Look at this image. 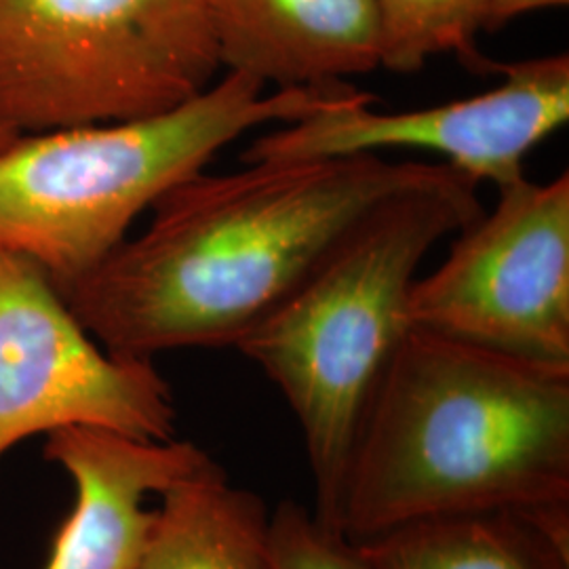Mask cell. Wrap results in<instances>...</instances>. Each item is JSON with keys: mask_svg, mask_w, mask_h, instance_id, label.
I'll return each instance as SVG.
<instances>
[{"mask_svg": "<svg viewBox=\"0 0 569 569\" xmlns=\"http://www.w3.org/2000/svg\"><path fill=\"white\" fill-rule=\"evenodd\" d=\"M446 167L357 154L203 171L152 207L140 237L58 291L121 359L237 346L371 211Z\"/></svg>", "mask_w": 569, "mask_h": 569, "instance_id": "1", "label": "cell"}, {"mask_svg": "<svg viewBox=\"0 0 569 569\" xmlns=\"http://www.w3.org/2000/svg\"><path fill=\"white\" fill-rule=\"evenodd\" d=\"M569 509V366L409 329L369 406L338 509L361 542L470 512Z\"/></svg>", "mask_w": 569, "mask_h": 569, "instance_id": "2", "label": "cell"}, {"mask_svg": "<svg viewBox=\"0 0 569 569\" xmlns=\"http://www.w3.org/2000/svg\"><path fill=\"white\" fill-rule=\"evenodd\" d=\"M483 213L479 182L448 164L380 204L234 346L277 385L305 437L315 517L338 531L346 472L369 406L409 333L428 251Z\"/></svg>", "mask_w": 569, "mask_h": 569, "instance_id": "3", "label": "cell"}, {"mask_svg": "<svg viewBox=\"0 0 569 569\" xmlns=\"http://www.w3.org/2000/svg\"><path fill=\"white\" fill-rule=\"evenodd\" d=\"M350 84L277 89L226 72L154 117L20 136L0 148V247L39 262L56 287L91 272L136 218L247 131L302 119Z\"/></svg>", "mask_w": 569, "mask_h": 569, "instance_id": "4", "label": "cell"}, {"mask_svg": "<svg viewBox=\"0 0 569 569\" xmlns=\"http://www.w3.org/2000/svg\"><path fill=\"white\" fill-rule=\"evenodd\" d=\"M209 0H0V129L163 114L220 72Z\"/></svg>", "mask_w": 569, "mask_h": 569, "instance_id": "5", "label": "cell"}, {"mask_svg": "<svg viewBox=\"0 0 569 569\" xmlns=\"http://www.w3.org/2000/svg\"><path fill=\"white\" fill-rule=\"evenodd\" d=\"M409 296L411 329L569 366V176L498 190Z\"/></svg>", "mask_w": 569, "mask_h": 569, "instance_id": "6", "label": "cell"}, {"mask_svg": "<svg viewBox=\"0 0 569 569\" xmlns=\"http://www.w3.org/2000/svg\"><path fill=\"white\" fill-rule=\"evenodd\" d=\"M176 418L171 387L152 361L106 352L49 272L0 247V460L63 428L167 441Z\"/></svg>", "mask_w": 569, "mask_h": 569, "instance_id": "7", "label": "cell"}, {"mask_svg": "<svg viewBox=\"0 0 569 569\" xmlns=\"http://www.w3.org/2000/svg\"><path fill=\"white\" fill-rule=\"evenodd\" d=\"M502 82L467 100L380 112L357 87L319 110L258 138L244 164L315 161L380 150H427L498 190L526 178L529 152L569 119V58L549 56L498 66Z\"/></svg>", "mask_w": 569, "mask_h": 569, "instance_id": "8", "label": "cell"}, {"mask_svg": "<svg viewBox=\"0 0 569 569\" xmlns=\"http://www.w3.org/2000/svg\"><path fill=\"white\" fill-rule=\"evenodd\" d=\"M44 458L72 479L77 493L44 569H138L152 523L148 498L211 456L176 437L146 441L74 427L47 435Z\"/></svg>", "mask_w": 569, "mask_h": 569, "instance_id": "9", "label": "cell"}, {"mask_svg": "<svg viewBox=\"0 0 569 569\" xmlns=\"http://www.w3.org/2000/svg\"><path fill=\"white\" fill-rule=\"evenodd\" d=\"M226 72L277 89L327 87L380 66L373 0H209Z\"/></svg>", "mask_w": 569, "mask_h": 569, "instance_id": "10", "label": "cell"}, {"mask_svg": "<svg viewBox=\"0 0 569 569\" xmlns=\"http://www.w3.org/2000/svg\"><path fill=\"white\" fill-rule=\"evenodd\" d=\"M355 547L369 569H569V509L435 517Z\"/></svg>", "mask_w": 569, "mask_h": 569, "instance_id": "11", "label": "cell"}, {"mask_svg": "<svg viewBox=\"0 0 569 569\" xmlns=\"http://www.w3.org/2000/svg\"><path fill=\"white\" fill-rule=\"evenodd\" d=\"M138 569H270L264 500L211 458L159 493Z\"/></svg>", "mask_w": 569, "mask_h": 569, "instance_id": "12", "label": "cell"}, {"mask_svg": "<svg viewBox=\"0 0 569 569\" xmlns=\"http://www.w3.org/2000/svg\"><path fill=\"white\" fill-rule=\"evenodd\" d=\"M380 30V66L418 72L432 56L458 53L486 63L475 41L488 28L489 0H373Z\"/></svg>", "mask_w": 569, "mask_h": 569, "instance_id": "13", "label": "cell"}, {"mask_svg": "<svg viewBox=\"0 0 569 569\" xmlns=\"http://www.w3.org/2000/svg\"><path fill=\"white\" fill-rule=\"evenodd\" d=\"M270 569H369L346 536L284 500L270 515Z\"/></svg>", "mask_w": 569, "mask_h": 569, "instance_id": "14", "label": "cell"}, {"mask_svg": "<svg viewBox=\"0 0 569 569\" xmlns=\"http://www.w3.org/2000/svg\"><path fill=\"white\" fill-rule=\"evenodd\" d=\"M568 2L569 0H489L488 30L531 11L566 7Z\"/></svg>", "mask_w": 569, "mask_h": 569, "instance_id": "15", "label": "cell"}, {"mask_svg": "<svg viewBox=\"0 0 569 569\" xmlns=\"http://www.w3.org/2000/svg\"><path fill=\"white\" fill-rule=\"evenodd\" d=\"M16 138H20V136H11V133H7V131H2V129H0V148H4L7 143L13 142Z\"/></svg>", "mask_w": 569, "mask_h": 569, "instance_id": "16", "label": "cell"}]
</instances>
